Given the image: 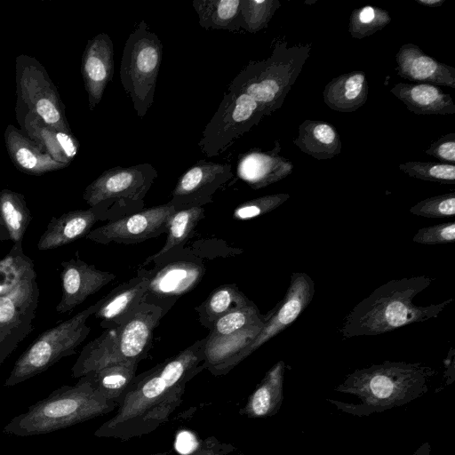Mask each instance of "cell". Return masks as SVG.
I'll return each instance as SVG.
<instances>
[{
    "instance_id": "obj_33",
    "label": "cell",
    "mask_w": 455,
    "mask_h": 455,
    "mask_svg": "<svg viewBox=\"0 0 455 455\" xmlns=\"http://www.w3.org/2000/svg\"><path fill=\"white\" fill-rule=\"evenodd\" d=\"M32 215L22 194L8 188L0 190V220L13 243H22Z\"/></svg>"
},
{
    "instance_id": "obj_12",
    "label": "cell",
    "mask_w": 455,
    "mask_h": 455,
    "mask_svg": "<svg viewBox=\"0 0 455 455\" xmlns=\"http://www.w3.org/2000/svg\"><path fill=\"white\" fill-rule=\"evenodd\" d=\"M144 268L148 287L144 301L160 307L166 314L177 299L194 289L205 273L203 261L183 250Z\"/></svg>"
},
{
    "instance_id": "obj_34",
    "label": "cell",
    "mask_w": 455,
    "mask_h": 455,
    "mask_svg": "<svg viewBox=\"0 0 455 455\" xmlns=\"http://www.w3.org/2000/svg\"><path fill=\"white\" fill-rule=\"evenodd\" d=\"M139 363L138 362H120L89 373L92 375L98 389L108 399L117 403L136 376Z\"/></svg>"
},
{
    "instance_id": "obj_10",
    "label": "cell",
    "mask_w": 455,
    "mask_h": 455,
    "mask_svg": "<svg viewBox=\"0 0 455 455\" xmlns=\"http://www.w3.org/2000/svg\"><path fill=\"white\" fill-rule=\"evenodd\" d=\"M15 80V112L32 113L50 126L72 132L58 89L35 57L26 54L16 57Z\"/></svg>"
},
{
    "instance_id": "obj_8",
    "label": "cell",
    "mask_w": 455,
    "mask_h": 455,
    "mask_svg": "<svg viewBox=\"0 0 455 455\" xmlns=\"http://www.w3.org/2000/svg\"><path fill=\"white\" fill-rule=\"evenodd\" d=\"M162 56L161 40L141 20L124 44L120 65L122 85L140 117L154 102Z\"/></svg>"
},
{
    "instance_id": "obj_32",
    "label": "cell",
    "mask_w": 455,
    "mask_h": 455,
    "mask_svg": "<svg viewBox=\"0 0 455 455\" xmlns=\"http://www.w3.org/2000/svg\"><path fill=\"white\" fill-rule=\"evenodd\" d=\"M192 5L204 29H241V0H194Z\"/></svg>"
},
{
    "instance_id": "obj_35",
    "label": "cell",
    "mask_w": 455,
    "mask_h": 455,
    "mask_svg": "<svg viewBox=\"0 0 455 455\" xmlns=\"http://www.w3.org/2000/svg\"><path fill=\"white\" fill-rule=\"evenodd\" d=\"M34 275H36L34 262L24 253L22 243H13L7 255L0 259V297Z\"/></svg>"
},
{
    "instance_id": "obj_1",
    "label": "cell",
    "mask_w": 455,
    "mask_h": 455,
    "mask_svg": "<svg viewBox=\"0 0 455 455\" xmlns=\"http://www.w3.org/2000/svg\"><path fill=\"white\" fill-rule=\"evenodd\" d=\"M205 338L136 375L117 411L94 432L97 437L128 441L157 429L183 402L186 385L204 370Z\"/></svg>"
},
{
    "instance_id": "obj_18",
    "label": "cell",
    "mask_w": 455,
    "mask_h": 455,
    "mask_svg": "<svg viewBox=\"0 0 455 455\" xmlns=\"http://www.w3.org/2000/svg\"><path fill=\"white\" fill-rule=\"evenodd\" d=\"M81 73L89 108L93 110L114 75V45L108 34L100 33L88 40L82 56Z\"/></svg>"
},
{
    "instance_id": "obj_23",
    "label": "cell",
    "mask_w": 455,
    "mask_h": 455,
    "mask_svg": "<svg viewBox=\"0 0 455 455\" xmlns=\"http://www.w3.org/2000/svg\"><path fill=\"white\" fill-rule=\"evenodd\" d=\"M264 323L252 325L230 335L205 337L204 369L214 376L228 374L242 360L247 347L262 329Z\"/></svg>"
},
{
    "instance_id": "obj_6",
    "label": "cell",
    "mask_w": 455,
    "mask_h": 455,
    "mask_svg": "<svg viewBox=\"0 0 455 455\" xmlns=\"http://www.w3.org/2000/svg\"><path fill=\"white\" fill-rule=\"evenodd\" d=\"M310 50V44L288 47L286 42H277L267 59L250 61L228 90L248 94L258 102L264 116H270L283 106Z\"/></svg>"
},
{
    "instance_id": "obj_27",
    "label": "cell",
    "mask_w": 455,
    "mask_h": 455,
    "mask_svg": "<svg viewBox=\"0 0 455 455\" xmlns=\"http://www.w3.org/2000/svg\"><path fill=\"white\" fill-rule=\"evenodd\" d=\"M390 92L417 115L455 114L451 96L431 84L398 83L390 89Z\"/></svg>"
},
{
    "instance_id": "obj_46",
    "label": "cell",
    "mask_w": 455,
    "mask_h": 455,
    "mask_svg": "<svg viewBox=\"0 0 455 455\" xmlns=\"http://www.w3.org/2000/svg\"><path fill=\"white\" fill-rule=\"evenodd\" d=\"M413 455H431V446L428 442L423 443L413 453Z\"/></svg>"
},
{
    "instance_id": "obj_31",
    "label": "cell",
    "mask_w": 455,
    "mask_h": 455,
    "mask_svg": "<svg viewBox=\"0 0 455 455\" xmlns=\"http://www.w3.org/2000/svg\"><path fill=\"white\" fill-rule=\"evenodd\" d=\"M235 284H223L214 289L196 307L200 323L210 330L213 323L222 315L251 303Z\"/></svg>"
},
{
    "instance_id": "obj_37",
    "label": "cell",
    "mask_w": 455,
    "mask_h": 455,
    "mask_svg": "<svg viewBox=\"0 0 455 455\" xmlns=\"http://www.w3.org/2000/svg\"><path fill=\"white\" fill-rule=\"evenodd\" d=\"M391 22L387 11L372 5L353 10L348 22V32L354 38L362 39L383 29Z\"/></svg>"
},
{
    "instance_id": "obj_28",
    "label": "cell",
    "mask_w": 455,
    "mask_h": 455,
    "mask_svg": "<svg viewBox=\"0 0 455 455\" xmlns=\"http://www.w3.org/2000/svg\"><path fill=\"white\" fill-rule=\"evenodd\" d=\"M369 84L363 71H351L333 77L324 87L323 101L331 109L349 113L368 99Z\"/></svg>"
},
{
    "instance_id": "obj_49",
    "label": "cell",
    "mask_w": 455,
    "mask_h": 455,
    "mask_svg": "<svg viewBox=\"0 0 455 455\" xmlns=\"http://www.w3.org/2000/svg\"><path fill=\"white\" fill-rule=\"evenodd\" d=\"M169 451H163V452H156V453H151L148 455H167Z\"/></svg>"
},
{
    "instance_id": "obj_2",
    "label": "cell",
    "mask_w": 455,
    "mask_h": 455,
    "mask_svg": "<svg viewBox=\"0 0 455 455\" xmlns=\"http://www.w3.org/2000/svg\"><path fill=\"white\" fill-rule=\"evenodd\" d=\"M436 371L422 363L385 361L347 374L334 390L353 395L360 403L326 401L357 417L370 416L405 405L424 395Z\"/></svg>"
},
{
    "instance_id": "obj_11",
    "label": "cell",
    "mask_w": 455,
    "mask_h": 455,
    "mask_svg": "<svg viewBox=\"0 0 455 455\" xmlns=\"http://www.w3.org/2000/svg\"><path fill=\"white\" fill-rule=\"evenodd\" d=\"M263 116L254 99L244 92L228 90L206 124L198 147L206 156H217L257 125Z\"/></svg>"
},
{
    "instance_id": "obj_22",
    "label": "cell",
    "mask_w": 455,
    "mask_h": 455,
    "mask_svg": "<svg viewBox=\"0 0 455 455\" xmlns=\"http://www.w3.org/2000/svg\"><path fill=\"white\" fill-rule=\"evenodd\" d=\"M21 132L36 142L51 157L68 166L76 156L79 142L72 132L46 124L29 112H15Z\"/></svg>"
},
{
    "instance_id": "obj_13",
    "label": "cell",
    "mask_w": 455,
    "mask_h": 455,
    "mask_svg": "<svg viewBox=\"0 0 455 455\" xmlns=\"http://www.w3.org/2000/svg\"><path fill=\"white\" fill-rule=\"evenodd\" d=\"M38 299L36 275L0 297V365L32 331Z\"/></svg>"
},
{
    "instance_id": "obj_45",
    "label": "cell",
    "mask_w": 455,
    "mask_h": 455,
    "mask_svg": "<svg viewBox=\"0 0 455 455\" xmlns=\"http://www.w3.org/2000/svg\"><path fill=\"white\" fill-rule=\"evenodd\" d=\"M454 349L451 347L447 357L444 360L445 374L444 377L447 379L446 384H451L454 381Z\"/></svg>"
},
{
    "instance_id": "obj_44",
    "label": "cell",
    "mask_w": 455,
    "mask_h": 455,
    "mask_svg": "<svg viewBox=\"0 0 455 455\" xmlns=\"http://www.w3.org/2000/svg\"><path fill=\"white\" fill-rule=\"evenodd\" d=\"M235 449L233 444L212 435L202 440L194 451L182 455H229Z\"/></svg>"
},
{
    "instance_id": "obj_15",
    "label": "cell",
    "mask_w": 455,
    "mask_h": 455,
    "mask_svg": "<svg viewBox=\"0 0 455 455\" xmlns=\"http://www.w3.org/2000/svg\"><path fill=\"white\" fill-rule=\"evenodd\" d=\"M314 294L315 283L312 278L306 273L293 272L284 297L267 314L266 323L243 353L242 360L290 326L306 309Z\"/></svg>"
},
{
    "instance_id": "obj_38",
    "label": "cell",
    "mask_w": 455,
    "mask_h": 455,
    "mask_svg": "<svg viewBox=\"0 0 455 455\" xmlns=\"http://www.w3.org/2000/svg\"><path fill=\"white\" fill-rule=\"evenodd\" d=\"M280 5L278 0H241V28L249 33L266 28Z\"/></svg>"
},
{
    "instance_id": "obj_25",
    "label": "cell",
    "mask_w": 455,
    "mask_h": 455,
    "mask_svg": "<svg viewBox=\"0 0 455 455\" xmlns=\"http://www.w3.org/2000/svg\"><path fill=\"white\" fill-rule=\"evenodd\" d=\"M4 142L12 164L23 173L37 176L67 167L12 124L4 131Z\"/></svg>"
},
{
    "instance_id": "obj_4",
    "label": "cell",
    "mask_w": 455,
    "mask_h": 455,
    "mask_svg": "<svg viewBox=\"0 0 455 455\" xmlns=\"http://www.w3.org/2000/svg\"><path fill=\"white\" fill-rule=\"evenodd\" d=\"M117 403L108 399L87 373L75 385H63L12 418L3 428L7 435L50 434L108 414Z\"/></svg>"
},
{
    "instance_id": "obj_3",
    "label": "cell",
    "mask_w": 455,
    "mask_h": 455,
    "mask_svg": "<svg viewBox=\"0 0 455 455\" xmlns=\"http://www.w3.org/2000/svg\"><path fill=\"white\" fill-rule=\"evenodd\" d=\"M433 281L422 275L393 279L379 286L344 318L339 330L342 339L379 335L437 317L452 298L428 306H417L413 301Z\"/></svg>"
},
{
    "instance_id": "obj_30",
    "label": "cell",
    "mask_w": 455,
    "mask_h": 455,
    "mask_svg": "<svg viewBox=\"0 0 455 455\" xmlns=\"http://www.w3.org/2000/svg\"><path fill=\"white\" fill-rule=\"evenodd\" d=\"M293 143L317 160L331 159L341 152V140L336 128L323 121L305 120L299 126Z\"/></svg>"
},
{
    "instance_id": "obj_26",
    "label": "cell",
    "mask_w": 455,
    "mask_h": 455,
    "mask_svg": "<svg viewBox=\"0 0 455 455\" xmlns=\"http://www.w3.org/2000/svg\"><path fill=\"white\" fill-rule=\"evenodd\" d=\"M285 363H275L249 395L239 414L249 419L267 418L275 415L283 401Z\"/></svg>"
},
{
    "instance_id": "obj_48",
    "label": "cell",
    "mask_w": 455,
    "mask_h": 455,
    "mask_svg": "<svg viewBox=\"0 0 455 455\" xmlns=\"http://www.w3.org/2000/svg\"><path fill=\"white\" fill-rule=\"evenodd\" d=\"M6 240H10L9 234L6 228H4V224L0 220V242Z\"/></svg>"
},
{
    "instance_id": "obj_14",
    "label": "cell",
    "mask_w": 455,
    "mask_h": 455,
    "mask_svg": "<svg viewBox=\"0 0 455 455\" xmlns=\"http://www.w3.org/2000/svg\"><path fill=\"white\" fill-rule=\"evenodd\" d=\"M180 208L170 202L142 209L124 217L109 220L92 229L86 239L101 243L133 244L166 233L172 215Z\"/></svg>"
},
{
    "instance_id": "obj_39",
    "label": "cell",
    "mask_w": 455,
    "mask_h": 455,
    "mask_svg": "<svg viewBox=\"0 0 455 455\" xmlns=\"http://www.w3.org/2000/svg\"><path fill=\"white\" fill-rule=\"evenodd\" d=\"M400 171L411 178L441 184H455V166L451 164L411 161L400 164Z\"/></svg>"
},
{
    "instance_id": "obj_40",
    "label": "cell",
    "mask_w": 455,
    "mask_h": 455,
    "mask_svg": "<svg viewBox=\"0 0 455 455\" xmlns=\"http://www.w3.org/2000/svg\"><path fill=\"white\" fill-rule=\"evenodd\" d=\"M291 196L279 193L263 196L240 204L233 212L232 218L235 220H248L264 215L279 207Z\"/></svg>"
},
{
    "instance_id": "obj_21",
    "label": "cell",
    "mask_w": 455,
    "mask_h": 455,
    "mask_svg": "<svg viewBox=\"0 0 455 455\" xmlns=\"http://www.w3.org/2000/svg\"><path fill=\"white\" fill-rule=\"evenodd\" d=\"M395 61L396 73L403 79L455 89V68L426 54L412 43L399 48Z\"/></svg>"
},
{
    "instance_id": "obj_5",
    "label": "cell",
    "mask_w": 455,
    "mask_h": 455,
    "mask_svg": "<svg viewBox=\"0 0 455 455\" xmlns=\"http://www.w3.org/2000/svg\"><path fill=\"white\" fill-rule=\"evenodd\" d=\"M164 315L160 307L143 301L123 323L105 329L83 347L71 369L72 377L79 379L116 363H140L147 357L154 331Z\"/></svg>"
},
{
    "instance_id": "obj_42",
    "label": "cell",
    "mask_w": 455,
    "mask_h": 455,
    "mask_svg": "<svg viewBox=\"0 0 455 455\" xmlns=\"http://www.w3.org/2000/svg\"><path fill=\"white\" fill-rule=\"evenodd\" d=\"M412 241L425 245L451 243L455 241V222L441 223L420 228Z\"/></svg>"
},
{
    "instance_id": "obj_17",
    "label": "cell",
    "mask_w": 455,
    "mask_h": 455,
    "mask_svg": "<svg viewBox=\"0 0 455 455\" xmlns=\"http://www.w3.org/2000/svg\"><path fill=\"white\" fill-rule=\"evenodd\" d=\"M60 266L62 293L55 308L59 314L72 311L116 277V274L100 270L79 258L62 261Z\"/></svg>"
},
{
    "instance_id": "obj_19",
    "label": "cell",
    "mask_w": 455,
    "mask_h": 455,
    "mask_svg": "<svg viewBox=\"0 0 455 455\" xmlns=\"http://www.w3.org/2000/svg\"><path fill=\"white\" fill-rule=\"evenodd\" d=\"M148 287V276L140 267L137 275L122 283L100 299L93 315L101 328L119 326L144 301Z\"/></svg>"
},
{
    "instance_id": "obj_9",
    "label": "cell",
    "mask_w": 455,
    "mask_h": 455,
    "mask_svg": "<svg viewBox=\"0 0 455 455\" xmlns=\"http://www.w3.org/2000/svg\"><path fill=\"white\" fill-rule=\"evenodd\" d=\"M157 175L148 163L113 167L85 188L83 198L90 207L102 204L108 221L114 220L143 209L144 197Z\"/></svg>"
},
{
    "instance_id": "obj_7",
    "label": "cell",
    "mask_w": 455,
    "mask_h": 455,
    "mask_svg": "<svg viewBox=\"0 0 455 455\" xmlns=\"http://www.w3.org/2000/svg\"><path fill=\"white\" fill-rule=\"evenodd\" d=\"M97 307L98 302L38 335L17 359L4 386L13 387L24 382L60 359L76 354V347L91 331L86 322Z\"/></svg>"
},
{
    "instance_id": "obj_50",
    "label": "cell",
    "mask_w": 455,
    "mask_h": 455,
    "mask_svg": "<svg viewBox=\"0 0 455 455\" xmlns=\"http://www.w3.org/2000/svg\"><path fill=\"white\" fill-rule=\"evenodd\" d=\"M452 455H455V454H452Z\"/></svg>"
},
{
    "instance_id": "obj_16",
    "label": "cell",
    "mask_w": 455,
    "mask_h": 455,
    "mask_svg": "<svg viewBox=\"0 0 455 455\" xmlns=\"http://www.w3.org/2000/svg\"><path fill=\"white\" fill-rule=\"evenodd\" d=\"M232 178L229 164L199 160L179 178L169 202L183 208L204 206Z\"/></svg>"
},
{
    "instance_id": "obj_24",
    "label": "cell",
    "mask_w": 455,
    "mask_h": 455,
    "mask_svg": "<svg viewBox=\"0 0 455 455\" xmlns=\"http://www.w3.org/2000/svg\"><path fill=\"white\" fill-rule=\"evenodd\" d=\"M281 146L278 140L271 150H250L240 156L237 162V175L253 189H259L275 183L293 170V164L279 155Z\"/></svg>"
},
{
    "instance_id": "obj_47",
    "label": "cell",
    "mask_w": 455,
    "mask_h": 455,
    "mask_svg": "<svg viewBox=\"0 0 455 455\" xmlns=\"http://www.w3.org/2000/svg\"><path fill=\"white\" fill-rule=\"evenodd\" d=\"M418 4L423 6L440 7L445 0H415Z\"/></svg>"
},
{
    "instance_id": "obj_20",
    "label": "cell",
    "mask_w": 455,
    "mask_h": 455,
    "mask_svg": "<svg viewBox=\"0 0 455 455\" xmlns=\"http://www.w3.org/2000/svg\"><path fill=\"white\" fill-rule=\"evenodd\" d=\"M100 220H108L107 210L102 204L52 217L37 243V249L52 250L85 237Z\"/></svg>"
},
{
    "instance_id": "obj_29",
    "label": "cell",
    "mask_w": 455,
    "mask_h": 455,
    "mask_svg": "<svg viewBox=\"0 0 455 455\" xmlns=\"http://www.w3.org/2000/svg\"><path fill=\"white\" fill-rule=\"evenodd\" d=\"M204 207L196 206L178 209L171 217L167 229V239L164 246L155 254L148 257L140 267L158 263L183 250L185 243L193 236L196 228L204 218Z\"/></svg>"
},
{
    "instance_id": "obj_41",
    "label": "cell",
    "mask_w": 455,
    "mask_h": 455,
    "mask_svg": "<svg viewBox=\"0 0 455 455\" xmlns=\"http://www.w3.org/2000/svg\"><path fill=\"white\" fill-rule=\"evenodd\" d=\"M413 215L425 218H447L455 214V192L431 196L411 207Z\"/></svg>"
},
{
    "instance_id": "obj_43",
    "label": "cell",
    "mask_w": 455,
    "mask_h": 455,
    "mask_svg": "<svg viewBox=\"0 0 455 455\" xmlns=\"http://www.w3.org/2000/svg\"><path fill=\"white\" fill-rule=\"evenodd\" d=\"M425 152L428 156L453 164L455 163V133L451 132L442 136L434 141Z\"/></svg>"
},
{
    "instance_id": "obj_36",
    "label": "cell",
    "mask_w": 455,
    "mask_h": 455,
    "mask_svg": "<svg viewBox=\"0 0 455 455\" xmlns=\"http://www.w3.org/2000/svg\"><path fill=\"white\" fill-rule=\"evenodd\" d=\"M267 319V315H261L257 306L251 302L217 319L209 330L208 335L211 337L230 335L247 327L265 323Z\"/></svg>"
}]
</instances>
